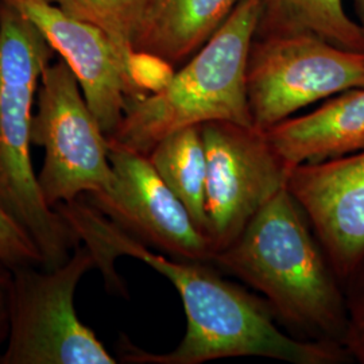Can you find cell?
<instances>
[{
  "label": "cell",
  "mask_w": 364,
  "mask_h": 364,
  "mask_svg": "<svg viewBox=\"0 0 364 364\" xmlns=\"http://www.w3.org/2000/svg\"><path fill=\"white\" fill-rule=\"evenodd\" d=\"M54 209L91 251L109 290L126 294L114 262L142 260L176 287L186 316V332L176 350L153 353L119 341L122 362L134 364H201L227 358L257 356L291 364H338L351 359L338 343L290 336L278 326L267 302L224 279L208 262L159 255L107 218L85 198Z\"/></svg>",
  "instance_id": "obj_1"
},
{
  "label": "cell",
  "mask_w": 364,
  "mask_h": 364,
  "mask_svg": "<svg viewBox=\"0 0 364 364\" xmlns=\"http://www.w3.org/2000/svg\"><path fill=\"white\" fill-rule=\"evenodd\" d=\"M212 263L262 294L277 321L296 338L343 346V285L287 188Z\"/></svg>",
  "instance_id": "obj_2"
},
{
  "label": "cell",
  "mask_w": 364,
  "mask_h": 364,
  "mask_svg": "<svg viewBox=\"0 0 364 364\" xmlns=\"http://www.w3.org/2000/svg\"><path fill=\"white\" fill-rule=\"evenodd\" d=\"M52 46L26 16L0 0V201L31 235L53 270L80 245L39 189L31 161V127L39 81Z\"/></svg>",
  "instance_id": "obj_3"
},
{
  "label": "cell",
  "mask_w": 364,
  "mask_h": 364,
  "mask_svg": "<svg viewBox=\"0 0 364 364\" xmlns=\"http://www.w3.org/2000/svg\"><path fill=\"white\" fill-rule=\"evenodd\" d=\"M258 22L259 1L243 0L161 90L127 107L108 142L149 156L161 139L185 127L215 120L252 126L246 72Z\"/></svg>",
  "instance_id": "obj_4"
},
{
  "label": "cell",
  "mask_w": 364,
  "mask_h": 364,
  "mask_svg": "<svg viewBox=\"0 0 364 364\" xmlns=\"http://www.w3.org/2000/svg\"><path fill=\"white\" fill-rule=\"evenodd\" d=\"M92 267L91 251L78 245L57 269H13L11 326L0 364L117 363L75 309L76 287Z\"/></svg>",
  "instance_id": "obj_5"
},
{
  "label": "cell",
  "mask_w": 364,
  "mask_h": 364,
  "mask_svg": "<svg viewBox=\"0 0 364 364\" xmlns=\"http://www.w3.org/2000/svg\"><path fill=\"white\" fill-rule=\"evenodd\" d=\"M246 87L252 126L266 132L308 105L364 87V53L306 33L255 36Z\"/></svg>",
  "instance_id": "obj_6"
},
{
  "label": "cell",
  "mask_w": 364,
  "mask_h": 364,
  "mask_svg": "<svg viewBox=\"0 0 364 364\" xmlns=\"http://www.w3.org/2000/svg\"><path fill=\"white\" fill-rule=\"evenodd\" d=\"M31 142L45 149L37 177L50 208L111 185L108 139L64 60L50 63L42 73Z\"/></svg>",
  "instance_id": "obj_7"
},
{
  "label": "cell",
  "mask_w": 364,
  "mask_h": 364,
  "mask_svg": "<svg viewBox=\"0 0 364 364\" xmlns=\"http://www.w3.org/2000/svg\"><path fill=\"white\" fill-rule=\"evenodd\" d=\"M201 134L207 156L205 236L215 257L287 189L294 166L254 126L215 120L201 124Z\"/></svg>",
  "instance_id": "obj_8"
},
{
  "label": "cell",
  "mask_w": 364,
  "mask_h": 364,
  "mask_svg": "<svg viewBox=\"0 0 364 364\" xmlns=\"http://www.w3.org/2000/svg\"><path fill=\"white\" fill-rule=\"evenodd\" d=\"M111 185L88 201L147 247L170 258L212 263L213 251L181 200L162 180L150 158L108 142Z\"/></svg>",
  "instance_id": "obj_9"
},
{
  "label": "cell",
  "mask_w": 364,
  "mask_h": 364,
  "mask_svg": "<svg viewBox=\"0 0 364 364\" xmlns=\"http://www.w3.org/2000/svg\"><path fill=\"white\" fill-rule=\"evenodd\" d=\"M38 28L77 78L84 99L111 136L127 107L142 99L130 61L105 31L63 11L49 0H3Z\"/></svg>",
  "instance_id": "obj_10"
},
{
  "label": "cell",
  "mask_w": 364,
  "mask_h": 364,
  "mask_svg": "<svg viewBox=\"0 0 364 364\" xmlns=\"http://www.w3.org/2000/svg\"><path fill=\"white\" fill-rule=\"evenodd\" d=\"M287 189L343 282L364 259V150L294 166Z\"/></svg>",
  "instance_id": "obj_11"
},
{
  "label": "cell",
  "mask_w": 364,
  "mask_h": 364,
  "mask_svg": "<svg viewBox=\"0 0 364 364\" xmlns=\"http://www.w3.org/2000/svg\"><path fill=\"white\" fill-rule=\"evenodd\" d=\"M291 166L323 162L364 150V87L341 92L302 117L266 131Z\"/></svg>",
  "instance_id": "obj_12"
},
{
  "label": "cell",
  "mask_w": 364,
  "mask_h": 364,
  "mask_svg": "<svg viewBox=\"0 0 364 364\" xmlns=\"http://www.w3.org/2000/svg\"><path fill=\"white\" fill-rule=\"evenodd\" d=\"M243 0H151L132 48L178 69Z\"/></svg>",
  "instance_id": "obj_13"
},
{
  "label": "cell",
  "mask_w": 364,
  "mask_h": 364,
  "mask_svg": "<svg viewBox=\"0 0 364 364\" xmlns=\"http://www.w3.org/2000/svg\"><path fill=\"white\" fill-rule=\"evenodd\" d=\"M257 36L313 34L338 48L364 53V28L348 16L343 0H258Z\"/></svg>",
  "instance_id": "obj_14"
},
{
  "label": "cell",
  "mask_w": 364,
  "mask_h": 364,
  "mask_svg": "<svg viewBox=\"0 0 364 364\" xmlns=\"http://www.w3.org/2000/svg\"><path fill=\"white\" fill-rule=\"evenodd\" d=\"M149 158L162 180L188 209L197 228L205 235L207 156L201 126L171 132L154 146Z\"/></svg>",
  "instance_id": "obj_15"
},
{
  "label": "cell",
  "mask_w": 364,
  "mask_h": 364,
  "mask_svg": "<svg viewBox=\"0 0 364 364\" xmlns=\"http://www.w3.org/2000/svg\"><path fill=\"white\" fill-rule=\"evenodd\" d=\"M66 14L102 28L132 63V42L151 0H49ZM132 72V70H131Z\"/></svg>",
  "instance_id": "obj_16"
},
{
  "label": "cell",
  "mask_w": 364,
  "mask_h": 364,
  "mask_svg": "<svg viewBox=\"0 0 364 364\" xmlns=\"http://www.w3.org/2000/svg\"><path fill=\"white\" fill-rule=\"evenodd\" d=\"M0 259L11 269L36 266L43 269V258L31 235L0 201Z\"/></svg>",
  "instance_id": "obj_17"
},
{
  "label": "cell",
  "mask_w": 364,
  "mask_h": 364,
  "mask_svg": "<svg viewBox=\"0 0 364 364\" xmlns=\"http://www.w3.org/2000/svg\"><path fill=\"white\" fill-rule=\"evenodd\" d=\"M341 285L347 308L343 346L351 359L364 364V259Z\"/></svg>",
  "instance_id": "obj_18"
},
{
  "label": "cell",
  "mask_w": 364,
  "mask_h": 364,
  "mask_svg": "<svg viewBox=\"0 0 364 364\" xmlns=\"http://www.w3.org/2000/svg\"><path fill=\"white\" fill-rule=\"evenodd\" d=\"M14 270L0 259V350L7 343L11 326Z\"/></svg>",
  "instance_id": "obj_19"
},
{
  "label": "cell",
  "mask_w": 364,
  "mask_h": 364,
  "mask_svg": "<svg viewBox=\"0 0 364 364\" xmlns=\"http://www.w3.org/2000/svg\"><path fill=\"white\" fill-rule=\"evenodd\" d=\"M352 1H353L355 7H356V11H358L359 19H360L359 25L364 28V0H352Z\"/></svg>",
  "instance_id": "obj_20"
}]
</instances>
